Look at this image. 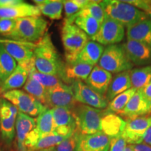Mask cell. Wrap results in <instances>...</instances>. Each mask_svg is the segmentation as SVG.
Wrapping results in <instances>:
<instances>
[{
  "label": "cell",
  "mask_w": 151,
  "mask_h": 151,
  "mask_svg": "<svg viewBox=\"0 0 151 151\" xmlns=\"http://www.w3.org/2000/svg\"><path fill=\"white\" fill-rule=\"evenodd\" d=\"M127 122L116 113L104 112L101 120V132L110 138L121 137Z\"/></svg>",
  "instance_id": "obj_20"
},
{
  "label": "cell",
  "mask_w": 151,
  "mask_h": 151,
  "mask_svg": "<svg viewBox=\"0 0 151 151\" xmlns=\"http://www.w3.org/2000/svg\"><path fill=\"white\" fill-rule=\"evenodd\" d=\"M36 120V128L43 136L53 134L55 130L53 117L51 109H49L37 117Z\"/></svg>",
  "instance_id": "obj_32"
},
{
  "label": "cell",
  "mask_w": 151,
  "mask_h": 151,
  "mask_svg": "<svg viewBox=\"0 0 151 151\" xmlns=\"http://www.w3.org/2000/svg\"><path fill=\"white\" fill-rule=\"evenodd\" d=\"M130 81L132 88L137 90L148 86L151 81V65L130 70Z\"/></svg>",
  "instance_id": "obj_29"
},
{
  "label": "cell",
  "mask_w": 151,
  "mask_h": 151,
  "mask_svg": "<svg viewBox=\"0 0 151 151\" xmlns=\"http://www.w3.org/2000/svg\"><path fill=\"white\" fill-rule=\"evenodd\" d=\"M16 24L15 19L0 18V35L6 37L14 29Z\"/></svg>",
  "instance_id": "obj_40"
},
{
  "label": "cell",
  "mask_w": 151,
  "mask_h": 151,
  "mask_svg": "<svg viewBox=\"0 0 151 151\" xmlns=\"http://www.w3.org/2000/svg\"><path fill=\"white\" fill-rule=\"evenodd\" d=\"M142 92L147 99L151 102V83L142 89Z\"/></svg>",
  "instance_id": "obj_45"
},
{
  "label": "cell",
  "mask_w": 151,
  "mask_h": 151,
  "mask_svg": "<svg viewBox=\"0 0 151 151\" xmlns=\"http://www.w3.org/2000/svg\"><path fill=\"white\" fill-rule=\"evenodd\" d=\"M15 40H12V39H0V43H11L14 42Z\"/></svg>",
  "instance_id": "obj_47"
},
{
  "label": "cell",
  "mask_w": 151,
  "mask_h": 151,
  "mask_svg": "<svg viewBox=\"0 0 151 151\" xmlns=\"http://www.w3.org/2000/svg\"><path fill=\"white\" fill-rule=\"evenodd\" d=\"M67 137H62L56 134H51L46 136H43L38 141L37 144L34 148L33 151H37L42 149L50 148L52 147H55L60 144L62 141H64Z\"/></svg>",
  "instance_id": "obj_36"
},
{
  "label": "cell",
  "mask_w": 151,
  "mask_h": 151,
  "mask_svg": "<svg viewBox=\"0 0 151 151\" xmlns=\"http://www.w3.org/2000/svg\"><path fill=\"white\" fill-rule=\"evenodd\" d=\"M0 97L10 101L16 107L19 112L32 118H37L39 115L49 109L33 96L21 90H14L4 92L0 95Z\"/></svg>",
  "instance_id": "obj_6"
},
{
  "label": "cell",
  "mask_w": 151,
  "mask_h": 151,
  "mask_svg": "<svg viewBox=\"0 0 151 151\" xmlns=\"http://www.w3.org/2000/svg\"><path fill=\"white\" fill-rule=\"evenodd\" d=\"M61 36L67 62L74 58L90 41L89 37L73 23H64Z\"/></svg>",
  "instance_id": "obj_7"
},
{
  "label": "cell",
  "mask_w": 151,
  "mask_h": 151,
  "mask_svg": "<svg viewBox=\"0 0 151 151\" xmlns=\"http://www.w3.org/2000/svg\"><path fill=\"white\" fill-rule=\"evenodd\" d=\"M124 151H133V150H132V145H128V146H126L125 149H124Z\"/></svg>",
  "instance_id": "obj_49"
},
{
  "label": "cell",
  "mask_w": 151,
  "mask_h": 151,
  "mask_svg": "<svg viewBox=\"0 0 151 151\" xmlns=\"http://www.w3.org/2000/svg\"><path fill=\"white\" fill-rule=\"evenodd\" d=\"M36 127V120L21 112L18 113L16 120V132L18 151H27L24 147L27 135Z\"/></svg>",
  "instance_id": "obj_21"
},
{
  "label": "cell",
  "mask_w": 151,
  "mask_h": 151,
  "mask_svg": "<svg viewBox=\"0 0 151 151\" xmlns=\"http://www.w3.org/2000/svg\"><path fill=\"white\" fill-rule=\"evenodd\" d=\"M0 151H1V150H0Z\"/></svg>",
  "instance_id": "obj_52"
},
{
  "label": "cell",
  "mask_w": 151,
  "mask_h": 151,
  "mask_svg": "<svg viewBox=\"0 0 151 151\" xmlns=\"http://www.w3.org/2000/svg\"><path fill=\"white\" fill-rule=\"evenodd\" d=\"M143 141L146 143V144L151 146V126L148 128L143 136Z\"/></svg>",
  "instance_id": "obj_46"
},
{
  "label": "cell",
  "mask_w": 151,
  "mask_h": 151,
  "mask_svg": "<svg viewBox=\"0 0 151 151\" xmlns=\"http://www.w3.org/2000/svg\"><path fill=\"white\" fill-rule=\"evenodd\" d=\"M127 37L151 47V20L146 19L127 27Z\"/></svg>",
  "instance_id": "obj_23"
},
{
  "label": "cell",
  "mask_w": 151,
  "mask_h": 151,
  "mask_svg": "<svg viewBox=\"0 0 151 151\" xmlns=\"http://www.w3.org/2000/svg\"><path fill=\"white\" fill-rule=\"evenodd\" d=\"M150 113H151V102L145 97L142 89H139L136 91L123 111L119 114L131 120L145 116Z\"/></svg>",
  "instance_id": "obj_14"
},
{
  "label": "cell",
  "mask_w": 151,
  "mask_h": 151,
  "mask_svg": "<svg viewBox=\"0 0 151 151\" xmlns=\"http://www.w3.org/2000/svg\"><path fill=\"white\" fill-rule=\"evenodd\" d=\"M29 77L32 78L33 80L37 81V82L40 83L41 86L46 88V89H50V88H55V87L59 86L64 83L57 76H53L50 74H46V73H43L37 71V69L32 71L29 73Z\"/></svg>",
  "instance_id": "obj_33"
},
{
  "label": "cell",
  "mask_w": 151,
  "mask_h": 151,
  "mask_svg": "<svg viewBox=\"0 0 151 151\" xmlns=\"http://www.w3.org/2000/svg\"><path fill=\"white\" fill-rule=\"evenodd\" d=\"M48 22L41 16H31L16 20L14 29L7 38L26 43L38 42L46 34Z\"/></svg>",
  "instance_id": "obj_3"
},
{
  "label": "cell",
  "mask_w": 151,
  "mask_h": 151,
  "mask_svg": "<svg viewBox=\"0 0 151 151\" xmlns=\"http://www.w3.org/2000/svg\"><path fill=\"white\" fill-rule=\"evenodd\" d=\"M34 2L39 8L41 14L51 20H60L62 18L64 5L60 0H35Z\"/></svg>",
  "instance_id": "obj_27"
},
{
  "label": "cell",
  "mask_w": 151,
  "mask_h": 151,
  "mask_svg": "<svg viewBox=\"0 0 151 151\" xmlns=\"http://www.w3.org/2000/svg\"><path fill=\"white\" fill-rule=\"evenodd\" d=\"M150 83H151V81H150Z\"/></svg>",
  "instance_id": "obj_53"
},
{
  "label": "cell",
  "mask_w": 151,
  "mask_h": 151,
  "mask_svg": "<svg viewBox=\"0 0 151 151\" xmlns=\"http://www.w3.org/2000/svg\"><path fill=\"white\" fill-rule=\"evenodd\" d=\"M112 80V74L98 65L92 69L85 83L98 93L104 96Z\"/></svg>",
  "instance_id": "obj_18"
},
{
  "label": "cell",
  "mask_w": 151,
  "mask_h": 151,
  "mask_svg": "<svg viewBox=\"0 0 151 151\" xmlns=\"http://www.w3.org/2000/svg\"><path fill=\"white\" fill-rule=\"evenodd\" d=\"M132 88V83L130 81V71H122L117 73L112 78L108 90L106 94V98L108 101H111L118 94L127 91Z\"/></svg>",
  "instance_id": "obj_24"
},
{
  "label": "cell",
  "mask_w": 151,
  "mask_h": 151,
  "mask_svg": "<svg viewBox=\"0 0 151 151\" xmlns=\"http://www.w3.org/2000/svg\"><path fill=\"white\" fill-rule=\"evenodd\" d=\"M151 126V116H142L129 120L121 137L129 145L142 143L143 136Z\"/></svg>",
  "instance_id": "obj_12"
},
{
  "label": "cell",
  "mask_w": 151,
  "mask_h": 151,
  "mask_svg": "<svg viewBox=\"0 0 151 151\" xmlns=\"http://www.w3.org/2000/svg\"><path fill=\"white\" fill-rule=\"evenodd\" d=\"M77 104L71 86L62 83L55 88L48 89L47 106L48 109L55 107H63L72 109Z\"/></svg>",
  "instance_id": "obj_11"
},
{
  "label": "cell",
  "mask_w": 151,
  "mask_h": 151,
  "mask_svg": "<svg viewBox=\"0 0 151 151\" xmlns=\"http://www.w3.org/2000/svg\"><path fill=\"white\" fill-rule=\"evenodd\" d=\"M98 66L111 73H119L131 70L133 64L128 59L122 44H115L104 48Z\"/></svg>",
  "instance_id": "obj_5"
},
{
  "label": "cell",
  "mask_w": 151,
  "mask_h": 151,
  "mask_svg": "<svg viewBox=\"0 0 151 151\" xmlns=\"http://www.w3.org/2000/svg\"><path fill=\"white\" fill-rule=\"evenodd\" d=\"M100 1H90L89 4L81 9L76 16H88L95 18L100 23H102L105 18V13L99 4ZM75 16V15H74Z\"/></svg>",
  "instance_id": "obj_35"
},
{
  "label": "cell",
  "mask_w": 151,
  "mask_h": 151,
  "mask_svg": "<svg viewBox=\"0 0 151 151\" xmlns=\"http://www.w3.org/2000/svg\"><path fill=\"white\" fill-rule=\"evenodd\" d=\"M127 143L122 137L111 138L109 151H124Z\"/></svg>",
  "instance_id": "obj_42"
},
{
  "label": "cell",
  "mask_w": 151,
  "mask_h": 151,
  "mask_svg": "<svg viewBox=\"0 0 151 151\" xmlns=\"http://www.w3.org/2000/svg\"><path fill=\"white\" fill-rule=\"evenodd\" d=\"M16 117L0 119V132L1 138L6 144H11L16 135Z\"/></svg>",
  "instance_id": "obj_34"
},
{
  "label": "cell",
  "mask_w": 151,
  "mask_h": 151,
  "mask_svg": "<svg viewBox=\"0 0 151 151\" xmlns=\"http://www.w3.org/2000/svg\"><path fill=\"white\" fill-rule=\"evenodd\" d=\"M40 16L41 12L37 6L26 3L23 1L8 8H0V18L17 20L26 17Z\"/></svg>",
  "instance_id": "obj_19"
},
{
  "label": "cell",
  "mask_w": 151,
  "mask_h": 151,
  "mask_svg": "<svg viewBox=\"0 0 151 151\" xmlns=\"http://www.w3.org/2000/svg\"><path fill=\"white\" fill-rule=\"evenodd\" d=\"M105 15L123 27H129L142 20L148 19V15L123 1L105 0L99 3Z\"/></svg>",
  "instance_id": "obj_2"
},
{
  "label": "cell",
  "mask_w": 151,
  "mask_h": 151,
  "mask_svg": "<svg viewBox=\"0 0 151 151\" xmlns=\"http://www.w3.org/2000/svg\"><path fill=\"white\" fill-rule=\"evenodd\" d=\"M76 130L82 135H90L101 132L102 110L89 106L77 104L72 110Z\"/></svg>",
  "instance_id": "obj_4"
},
{
  "label": "cell",
  "mask_w": 151,
  "mask_h": 151,
  "mask_svg": "<svg viewBox=\"0 0 151 151\" xmlns=\"http://www.w3.org/2000/svg\"><path fill=\"white\" fill-rule=\"evenodd\" d=\"M137 90L135 88H132L116 96L109 103L106 112L113 113H120L122 112Z\"/></svg>",
  "instance_id": "obj_30"
},
{
  "label": "cell",
  "mask_w": 151,
  "mask_h": 151,
  "mask_svg": "<svg viewBox=\"0 0 151 151\" xmlns=\"http://www.w3.org/2000/svg\"><path fill=\"white\" fill-rule=\"evenodd\" d=\"M9 55L16 60L18 65L23 68L28 73L36 69L34 62V50L36 43L14 41L4 44Z\"/></svg>",
  "instance_id": "obj_8"
},
{
  "label": "cell",
  "mask_w": 151,
  "mask_h": 151,
  "mask_svg": "<svg viewBox=\"0 0 151 151\" xmlns=\"http://www.w3.org/2000/svg\"><path fill=\"white\" fill-rule=\"evenodd\" d=\"M50 109L55 126L53 133L67 138L72 135L76 129L72 111L63 107H55Z\"/></svg>",
  "instance_id": "obj_13"
},
{
  "label": "cell",
  "mask_w": 151,
  "mask_h": 151,
  "mask_svg": "<svg viewBox=\"0 0 151 151\" xmlns=\"http://www.w3.org/2000/svg\"><path fill=\"white\" fill-rule=\"evenodd\" d=\"M124 2L133 6L135 8L143 11L148 15L151 12V1L145 0H127Z\"/></svg>",
  "instance_id": "obj_41"
},
{
  "label": "cell",
  "mask_w": 151,
  "mask_h": 151,
  "mask_svg": "<svg viewBox=\"0 0 151 151\" xmlns=\"http://www.w3.org/2000/svg\"></svg>",
  "instance_id": "obj_54"
},
{
  "label": "cell",
  "mask_w": 151,
  "mask_h": 151,
  "mask_svg": "<svg viewBox=\"0 0 151 151\" xmlns=\"http://www.w3.org/2000/svg\"><path fill=\"white\" fill-rule=\"evenodd\" d=\"M104 47L96 41L90 40L86 43L82 50L73 58L67 63L80 62L94 67L99 62L100 58L102 55Z\"/></svg>",
  "instance_id": "obj_17"
},
{
  "label": "cell",
  "mask_w": 151,
  "mask_h": 151,
  "mask_svg": "<svg viewBox=\"0 0 151 151\" xmlns=\"http://www.w3.org/2000/svg\"><path fill=\"white\" fill-rule=\"evenodd\" d=\"M93 66L80 62L66 63L64 71V83H72L73 81H86L93 69Z\"/></svg>",
  "instance_id": "obj_22"
},
{
  "label": "cell",
  "mask_w": 151,
  "mask_h": 151,
  "mask_svg": "<svg viewBox=\"0 0 151 151\" xmlns=\"http://www.w3.org/2000/svg\"><path fill=\"white\" fill-rule=\"evenodd\" d=\"M4 43H0V81H6L16 69L18 64L6 50Z\"/></svg>",
  "instance_id": "obj_28"
},
{
  "label": "cell",
  "mask_w": 151,
  "mask_h": 151,
  "mask_svg": "<svg viewBox=\"0 0 151 151\" xmlns=\"http://www.w3.org/2000/svg\"><path fill=\"white\" fill-rule=\"evenodd\" d=\"M1 81H0V87H1Z\"/></svg>",
  "instance_id": "obj_51"
},
{
  "label": "cell",
  "mask_w": 151,
  "mask_h": 151,
  "mask_svg": "<svg viewBox=\"0 0 151 151\" xmlns=\"http://www.w3.org/2000/svg\"><path fill=\"white\" fill-rule=\"evenodd\" d=\"M122 46L128 59L133 65L141 66L151 64V47L129 39L122 44Z\"/></svg>",
  "instance_id": "obj_15"
},
{
  "label": "cell",
  "mask_w": 151,
  "mask_h": 151,
  "mask_svg": "<svg viewBox=\"0 0 151 151\" xmlns=\"http://www.w3.org/2000/svg\"><path fill=\"white\" fill-rule=\"evenodd\" d=\"M71 86L77 102L101 110L108 106L109 101L105 96L94 91L83 81H73Z\"/></svg>",
  "instance_id": "obj_9"
},
{
  "label": "cell",
  "mask_w": 151,
  "mask_h": 151,
  "mask_svg": "<svg viewBox=\"0 0 151 151\" xmlns=\"http://www.w3.org/2000/svg\"><path fill=\"white\" fill-rule=\"evenodd\" d=\"M34 62L39 72L57 76L64 82L65 65L52 43L51 37L46 33L36 43L34 50Z\"/></svg>",
  "instance_id": "obj_1"
},
{
  "label": "cell",
  "mask_w": 151,
  "mask_h": 151,
  "mask_svg": "<svg viewBox=\"0 0 151 151\" xmlns=\"http://www.w3.org/2000/svg\"><path fill=\"white\" fill-rule=\"evenodd\" d=\"M81 134L76 129L74 133L70 137L66 138L60 144L55 147V151H76L79 136Z\"/></svg>",
  "instance_id": "obj_38"
},
{
  "label": "cell",
  "mask_w": 151,
  "mask_h": 151,
  "mask_svg": "<svg viewBox=\"0 0 151 151\" xmlns=\"http://www.w3.org/2000/svg\"><path fill=\"white\" fill-rule=\"evenodd\" d=\"M111 139L101 132L90 135L80 134L76 151H109Z\"/></svg>",
  "instance_id": "obj_16"
},
{
  "label": "cell",
  "mask_w": 151,
  "mask_h": 151,
  "mask_svg": "<svg viewBox=\"0 0 151 151\" xmlns=\"http://www.w3.org/2000/svg\"><path fill=\"white\" fill-rule=\"evenodd\" d=\"M21 0H0V8H8L20 3Z\"/></svg>",
  "instance_id": "obj_43"
},
{
  "label": "cell",
  "mask_w": 151,
  "mask_h": 151,
  "mask_svg": "<svg viewBox=\"0 0 151 151\" xmlns=\"http://www.w3.org/2000/svg\"><path fill=\"white\" fill-rule=\"evenodd\" d=\"M124 36V27L123 26L106 16L99 31L90 39L102 46H108L120 42L123 39Z\"/></svg>",
  "instance_id": "obj_10"
},
{
  "label": "cell",
  "mask_w": 151,
  "mask_h": 151,
  "mask_svg": "<svg viewBox=\"0 0 151 151\" xmlns=\"http://www.w3.org/2000/svg\"><path fill=\"white\" fill-rule=\"evenodd\" d=\"M23 89L26 92L33 96L38 101L47 106L48 89H46L45 87L41 86L32 78L28 77V79L23 86Z\"/></svg>",
  "instance_id": "obj_31"
},
{
  "label": "cell",
  "mask_w": 151,
  "mask_h": 151,
  "mask_svg": "<svg viewBox=\"0 0 151 151\" xmlns=\"http://www.w3.org/2000/svg\"><path fill=\"white\" fill-rule=\"evenodd\" d=\"M64 23L75 24L84 32L90 39L93 37L99 31L101 23L95 18L88 16H73L71 18L65 19Z\"/></svg>",
  "instance_id": "obj_25"
},
{
  "label": "cell",
  "mask_w": 151,
  "mask_h": 151,
  "mask_svg": "<svg viewBox=\"0 0 151 151\" xmlns=\"http://www.w3.org/2000/svg\"><path fill=\"white\" fill-rule=\"evenodd\" d=\"M89 0H67L63 1L65 13V19L77 14L81 9L89 4Z\"/></svg>",
  "instance_id": "obj_37"
},
{
  "label": "cell",
  "mask_w": 151,
  "mask_h": 151,
  "mask_svg": "<svg viewBox=\"0 0 151 151\" xmlns=\"http://www.w3.org/2000/svg\"><path fill=\"white\" fill-rule=\"evenodd\" d=\"M134 151H151V146L146 143H140L137 145H132Z\"/></svg>",
  "instance_id": "obj_44"
},
{
  "label": "cell",
  "mask_w": 151,
  "mask_h": 151,
  "mask_svg": "<svg viewBox=\"0 0 151 151\" xmlns=\"http://www.w3.org/2000/svg\"><path fill=\"white\" fill-rule=\"evenodd\" d=\"M18 111L8 100L0 97V119H7L17 117Z\"/></svg>",
  "instance_id": "obj_39"
},
{
  "label": "cell",
  "mask_w": 151,
  "mask_h": 151,
  "mask_svg": "<svg viewBox=\"0 0 151 151\" xmlns=\"http://www.w3.org/2000/svg\"><path fill=\"white\" fill-rule=\"evenodd\" d=\"M37 151H55V147H52V148H50L42 149V150H39Z\"/></svg>",
  "instance_id": "obj_48"
},
{
  "label": "cell",
  "mask_w": 151,
  "mask_h": 151,
  "mask_svg": "<svg viewBox=\"0 0 151 151\" xmlns=\"http://www.w3.org/2000/svg\"><path fill=\"white\" fill-rule=\"evenodd\" d=\"M28 77L29 73L20 66L18 65L14 72L1 83L0 87V95L4 92L18 90V88L23 87Z\"/></svg>",
  "instance_id": "obj_26"
},
{
  "label": "cell",
  "mask_w": 151,
  "mask_h": 151,
  "mask_svg": "<svg viewBox=\"0 0 151 151\" xmlns=\"http://www.w3.org/2000/svg\"><path fill=\"white\" fill-rule=\"evenodd\" d=\"M148 16L149 17H150V20H151V12L150 13V14H148Z\"/></svg>",
  "instance_id": "obj_50"
}]
</instances>
